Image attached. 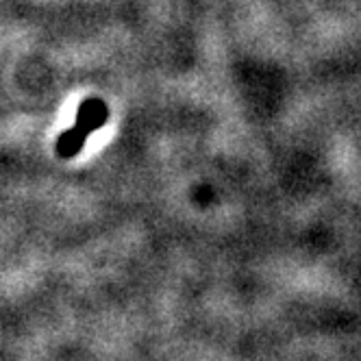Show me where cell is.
Segmentation results:
<instances>
[{
  "mask_svg": "<svg viewBox=\"0 0 361 361\" xmlns=\"http://www.w3.org/2000/svg\"><path fill=\"white\" fill-rule=\"evenodd\" d=\"M109 120V107H107V102L98 98V96H90L85 98L79 109H76V120L74 124L81 128V131H85L87 135L98 131V128H102L107 124Z\"/></svg>",
  "mask_w": 361,
  "mask_h": 361,
  "instance_id": "1",
  "label": "cell"
},
{
  "mask_svg": "<svg viewBox=\"0 0 361 361\" xmlns=\"http://www.w3.org/2000/svg\"><path fill=\"white\" fill-rule=\"evenodd\" d=\"M85 142H87V133L81 131V128L76 126V124L70 126V128H66V131L55 142L57 157H61V159H74L76 154L83 150Z\"/></svg>",
  "mask_w": 361,
  "mask_h": 361,
  "instance_id": "2",
  "label": "cell"
}]
</instances>
